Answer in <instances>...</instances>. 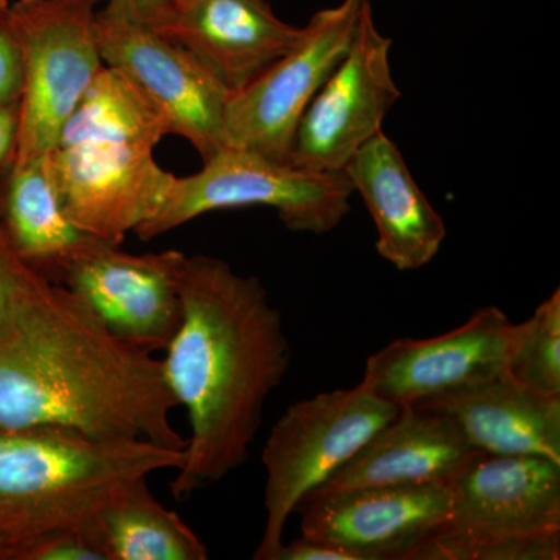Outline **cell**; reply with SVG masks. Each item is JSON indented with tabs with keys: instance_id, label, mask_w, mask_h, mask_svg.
I'll return each mask as SVG.
<instances>
[{
	"instance_id": "obj_9",
	"label": "cell",
	"mask_w": 560,
	"mask_h": 560,
	"mask_svg": "<svg viewBox=\"0 0 560 560\" xmlns=\"http://www.w3.org/2000/svg\"><path fill=\"white\" fill-rule=\"evenodd\" d=\"M393 39L375 27L366 3L355 39L302 114L289 164L308 172H345L361 147L382 132L401 92L390 70Z\"/></svg>"
},
{
	"instance_id": "obj_23",
	"label": "cell",
	"mask_w": 560,
	"mask_h": 560,
	"mask_svg": "<svg viewBox=\"0 0 560 560\" xmlns=\"http://www.w3.org/2000/svg\"><path fill=\"white\" fill-rule=\"evenodd\" d=\"M46 279L22 259L0 219V338L10 330L25 298Z\"/></svg>"
},
{
	"instance_id": "obj_26",
	"label": "cell",
	"mask_w": 560,
	"mask_h": 560,
	"mask_svg": "<svg viewBox=\"0 0 560 560\" xmlns=\"http://www.w3.org/2000/svg\"><path fill=\"white\" fill-rule=\"evenodd\" d=\"M275 560H352L346 552L335 550L302 536L301 539L280 545Z\"/></svg>"
},
{
	"instance_id": "obj_5",
	"label": "cell",
	"mask_w": 560,
	"mask_h": 560,
	"mask_svg": "<svg viewBox=\"0 0 560 560\" xmlns=\"http://www.w3.org/2000/svg\"><path fill=\"white\" fill-rule=\"evenodd\" d=\"M399 411L361 383L287 408L261 451L265 526L254 560H275L287 521L302 500L349 463Z\"/></svg>"
},
{
	"instance_id": "obj_29",
	"label": "cell",
	"mask_w": 560,
	"mask_h": 560,
	"mask_svg": "<svg viewBox=\"0 0 560 560\" xmlns=\"http://www.w3.org/2000/svg\"><path fill=\"white\" fill-rule=\"evenodd\" d=\"M20 540L0 526V559H13V552L16 550Z\"/></svg>"
},
{
	"instance_id": "obj_8",
	"label": "cell",
	"mask_w": 560,
	"mask_h": 560,
	"mask_svg": "<svg viewBox=\"0 0 560 560\" xmlns=\"http://www.w3.org/2000/svg\"><path fill=\"white\" fill-rule=\"evenodd\" d=\"M368 2L341 0L313 14L293 49L231 95L224 114L226 147L289 164L302 114L348 54Z\"/></svg>"
},
{
	"instance_id": "obj_15",
	"label": "cell",
	"mask_w": 560,
	"mask_h": 560,
	"mask_svg": "<svg viewBox=\"0 0 560 560\" xmlns=\"http://www.w3.org/2000/svg\"><path fill=\"white\" fill-rule=\"evenodd\" d=\"M154 31L194 55L232 94L300 43L302 27L280 21L265 0H195L171 9Z\"/></svg>"
},
{
	"instance_id": "obj_27",
	"label": "cell",
	"mask_w": 560,
	"mask_h": 560,
	"mask_svg": "<svg viewBox=\"0 0 560 560\" xmlns=\"http://www.w3.org/2000/svg\"><path fill=\"white\" fill-rule=\"evenodd\" d=\"M20 136V102L0 105V173L9 171Z\"/></svg>"
},
{
	"instance_id": "obj_1",
	"label": "cell",
	"mask_w": 560,
	"mask_h": 560,
	"mask_svg": "<svg viewBox=\"0 0 560 560\" xmlns=\"http://www.w3.org/2000/svg\"><path fill=\"white\" fill-rule=\"evenodd\" d=\"M180 301L183 318L162 366L189 420L184 463L171 485L173 499L187 500L248 460L291 349L282 313L260 280L228 261L187 256Z\"/></svg>"
},
{
	"instance_id": "obj_2",
	"label": "cell",
	"mask_w": 560,
	"mask_h": 560,
	"mask_svg": "<svg viewBox=\"0 0 560 560\" xmlns=\"http://www.w3.org/2000/svg\"><path fill=\"white\" fill-rule=\"evenodd\" d=\"M162 360L121 340L62 283L44 280L0 338V429L60 427L184 448Z\"/></svg>"
},
{
	"instance_id": "obj_25",
	"label": "cell",
	"mask_w": 560,
	"mask_h": 560,
	"mask_svg": "<svg viewBox=\"0 0 560 560\" xmlns=\"http://www.w3.org/2000/svg\"><path fill=\"white\" fill-rule=\"evenodd\" d=\"M24 65L20 40L10 18V3L0 0V105L21 101Z\"/></svg>"
},
{
	"instance_id": "obj_30",
	"label": "cell",
	"mask_w": 560,
	"mask_h": 560,
	"mask_svg": "<svg viewBox=\"0 0 560 560\" xmlns=\"http://www.w3.org/2000/svg\"><path fill=\"white\" fill-rule=\"evenodd\" d=\"M195 0H171L172 9H183V7L190 5Z\"/></svg>"
},
{
	"instance_id": "obj_14",
	"label": "cell",
	"mask_w": 560,
	"mask_h": 560,
	"mask_svg": "<svg viewBox=\"0 0 560 560\" xmlns=\"http://www.w3.org/2000/svg\"><path fill=\"white\" fill-rule=\"evenodd\" d=\"M515 324L495 305L440 337L390 341L366 361L361 385L399 408L506 374Z\"/></svg>"
},
{
	"instance_id": "obj_21",
	"label": "cell",
	"mask_w": 560,
	"mask_h": 560,
	"mask_svg": "<svg viewBox=\"0 0 560 560\" xmlns=\"http://www.w3.org/2000/svg\"><path fill=\"white\" fill-rule=\"evenodd\" d=\"M506 374L525 388L560 396V291L556 289L525 323L517 324Z\"/></svg>"
},
{
	"instance_id": "obj_6",
	"label": "cell",
	"mask_w": 560,
	"mask_h": 560,
	"mask_svg": "<svg viewBox=\"0 0 560 560\" xmlns=\"http://www.w3.org/2000/svg\"><path fill=\"white\" fill-rule=\"evenodd\" d=\"M352 194L345 172L302 171L224 147L200 172L176 176L156 215L135 234L151 241L212 210L254 206L275 209L290 231L326 234L348 215Z\"/></svg>"
},
{
	"instance_id": "obj_19",
	"label": "cell",
	"mask_w": 560,
	"mask_h": 560,
	"mask_svg": "<svg viewBox=\"0 0 560 560\" xmlns=\"http://www.w3.org/2000/svg\"><path fill=\"white\" fill-rule=\"evenodd\" d=\"M0 191V219L22 259L51 282L97 237L73 226L62 212L46 156L14 162Z\"/></svg>"
},
{
	"instance_id": "obj_12",
	"label": "cell",
	"mask_w": 560,
	"mask_h": 560,
	"mask_svg": "<svg viewBox=\"0 0 560 560\" xmlns=\"http://www.w3.org/2000/svg\"><path fill=\"white\" fill-rule=\"evenodd\" d=\"M186 259L178 249L131 254L97 238L72 260L61 283L114 335L156 352L171 345L183 318Z\"/></svg>"
},
{
	"instance_id": "obj_11",
	"label": "cell",
	"mask_w": 560,
	"mask_h": 560,
	"mask_svg": "<svg viewBox=\"0 0 560 560\" xmlns=\"http://www.w3.org/2000/svg\"><path fill=\"white\" fill-rule=\"evenodd\" d=\"M95 31L105 65L121 70L150 98L171 135L189 140L202 162L226 147L224 114L231 92L194 55L108 7L97 11Z\"/></svg>"
},
{
	"instance_id": "obj_3",
	"label": "cell",
	"mask_w": 560,
	"mask_h": 560,
	"mask_svg": "<svg viewBox=\"0 0 560 560\" xmlns=\"http://www.w3.org/2000/svg\"><path fill=\"white\" fill-rule=\"evenodd\" d=\"M167 135L161 110L121 70L105 66L47 154L70 223L120 245L153 219L176 178L154 160Z\"/></svg>"
},
{
	"instance_id": "obj_17",
	"label": "cell",
	"mask_w": 560,
	"mask_h": 560,
	"mask_svg": "<svg viewBox=\"0 0 560 560\" xmlns=\"http://www.w3.org/2000/svg\"><path fill=\"white\" fill-rule=\"evenodd\" d=\"M377 230L375 248L399 271L425 267L440 253L447 230L412 178L399 147L378 132L345 168Z\"/></svg>"
},
{
	"instance_id": "obj_7",
	"label": "cell",
	"mask_w": 560,
	"mask_h": 560,
	"mask_svg": "<svg viewBox=\"0 0 560 560\" xmlns=\"http://www.w3.org/2000/svg\"><path fill=\"white\" fill-rule=\"evenodd\" d=\"M101 0H20L10 5L24 88L14 162L46 156L105 68L95 20Z\"/></svg>"
},
{
	"instance_id": "obj_10",
	"label": "cell",
	"mask_w": 560,
	"mask_h": 560,
	"mask_svg": "<svg viewBox=\"0 0 560 560\" xmlns=\"http://www.w3.org/2000/svg\"><path fill=\"white\" fill-rule=\"evenodd\" d=\"M451 518L411 560H445L464 545L560 534V463L478 453L451 486Z\"/></svg>"
},
{
	"instance_id": "obj_20",
	"label": "cell",
	"mask_w": 560,
	"mask_h": 560,
	"mask_svg": "<svg viewBox=\"0 0 560 560\" xmlns=\"http://www.w3.org/2000/svg\"><path fill=\"white\" fill-rule=\"evenodd\" d=\"M94 534L106 560H206L205 541L153 495L149 478L117 492L95 514Z\"/></svg>"
},
{
	"instance_id": "obj_16",
	"label": "cell",
	"mask_w": 560,
	"mask_h": 560,
	"mask_svg": "<svg viewBox=\"0 0 560 560\" xmlns=\"http://www.w3.org/2000/svg\"><path fill=\"white\" fill-rule=\"evenodd\" d=\"M442 412L404 407L311 497L374 486H451L478 455ZM302 500V501H304Z\"/></svg>"
},
{
	"instance_id": "obj_4",
	"label": "cell",
	"mask_w": 560,
	"mask_h": 560,
	"mask_svg": "<svg viewBox=\"0 0 560 560\" xmlns=\"http://www.w3.org/2000/svg\"><path fill=\"white\" fill-rule=\"evenodd\" d=\"M184 448L150 441L97 440L60 427L0 429V526L20 544L65 526L94 530L121 489L183 466Z\"/></svg>"
},
{
	"instance_id": "obj_22",
	"label": "cell",
	"mask_w": 560,
	"mask_h": 560,
	"mask_svg": "<svg viewBox=\"0 0 560 560\" xmlns=\"http://www.w3.org/2000/svg\"><path fill=\"white\" fill-rule=\"evenodd\" d=\"M18 560H106L94 530L65 526L33 534L18 545Z\"/></svg>"
},
{
	"instance_id": "obj_28",
	"label": "cell",
	"mask_w": 560,
	"mask_h": 560,
	"mask_svg": "<svg viewBox=\"0 0 560 560\" xmlns=\"http://www.w3.org/2000/svg\"><path fill=\"white\" fill-rule=\"evenodd\" d=\"M106 7L153 27L171 11L172 3L171 0H109Z\"/></svg>"
},
{
	"instance_id": "obj_18",
	"label": "cell",
	"mask_w": 560,
	"mask_h": 560,
	"mask_svg": "<svg viewBox=\"0 0 560 560\" xmlns=\"http://www.w3.org/2000/svg\"><path fill=\"white\" fill-rule=\"evenodd\" d=\"M412 407L447 416L478 452L560 463V396L525 388L508 374Z\"/></svg>"
},
{
	"instance_id": "obj_13",
	"label": "cell",
	"mask_w": 560,
	"mask_h": 560,
	"mask_svg": "<svg viewBox=\"0 0 560 560\" xmlns=\"http://www.w3.org/2000/svg\"><path fill=\"white\" fill-rule=\"evenodd\" d=\"M301 533L352 560H411L451 518L445 485L374 486L302 501Z\"/></svg>"
},
{
	"instance_id": "obj_24",
	"label": "cell",
	"mask_w": 560,
	"mask_h": 560,
	"mask_svg": "<svg viewBox=\"0 0 560 560\" xmlns=\"http://www.w3.org/2000/svg\"><path fill=\"white\" fill-rule=\"evenodd\" d=\"M560 534L501 537L464 545L448 552L445 560H558Z\"/></svg>"
}]
</instances>
